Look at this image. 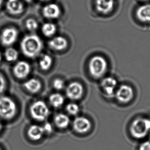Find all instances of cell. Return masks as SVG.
<instances>
[{
    "mask_svg": "<svg viewBox=\"0 0 150 150\" xmlns=\"http://www.w3.org/2000/svg\"><path fill=\"white\" fill-rule=\"evenodd\" d=\"M132 136L140 139L146 137L150 132V119L149 118L138 117L134 120L130 126Z\"/></svg>",
    "mask_w": 150,
    "mask_h": 150,
    "instance_id": "3",
    "label": "cell"
},
{
    "mask_svg": "<svg viewBox=\"0 0 150 150\" xmlns=\"http://www.w3.org/2000/svg\"><path fill=\"white\" fill-rule=\"evenodd\" d=\"M52 64V59L48 55H43L39 61V65L43 71H48Z\"/></svg>",
    "mask_w": 150,
    "mask_h": 150,
    "instance_id": "22",
    "label": "cell"
},
{
    "mask_svg": "<svg viewBox=\"0 0 150 150\" xmlns=\"http://www.w3.org/2000/svg\"><path fill=\"white\" fill-rule=\"evenodd\" d=\"M31 71V66L28 62L25 61H18L13 68V73L16 78H26Z\"/></svg>",
    "mask_w": 150,
    "mask_h": 150,
    "instance_id": "8",
    "label": "cell"
},
{
    "mask_svg": "<svg viewBox=\"0 0 150 150\" xmlns=\"http://www.w3.org/2000/svg\"><path fill=\"white\" fill-rule=\"evenodd\" d=\"M18 112L16 102L7 96H0V118L5 120L13 119Z\"/></svg>",
    "mask_w": 150,
    "mask_h": 150,
    "instance_id": "2",
    "label": "cell"
},
{
    "mask_svg": "<svg viewBox=\"0 0 150 150\" xmlns=\"http://www.w3.org/2000/svg\"><path fill=\"white\" fill-rule=\"evenodd\" d=\"M30 115L34 119L42 121L49 115L50 111L45 102L38 100L34 102L30 107Z\"/></svg>",
    "mask_w": 150,
    "mask_h": 150,
    "instance_id": "5",
    "label": "cell"
},
{
    "mask_svg": "<svg viewBox=\"0 0 150 150\" xmlns=\"http://www.w3.org/2000/svg\"><path fill=\"white\" fill-rule=\"evenodd\" d=\"M2 53H1V51H0V62L1 61V60H2Z\"/></svg>",
    "mask_w": 150,
    "mask_h": 150,
    "instance_id": "32",
    "label": "cell"
},
{
    "mask_svg": "<svg viewBox=\"0 0 150 150\" xmlns=\"http://www.w3.org/2000/svg\"><path fill=\"white\" fill-rule=\"evenodd\" d=\"M53 86L55 89L61 91L65 87V83L62 79H56L53 82Z\"/></svg>",
    "mask_w": 150,
    "mask_h": 150,
    "instance_id": "27",
    "label": "cell"
},
{
    "mask_svg": "<svg viewBox=\"0 0 150 150\" xmlns=\"http://www.w3.org/2000/svg\"><path fill=\"white\" fill-rule=\"evenodd\" d=\"M136 16L141 22H150V4H144L138 7Z\"/></svg>",
    "mask_w": 150,
    "mask_h": 150,
    "instance_id": "16",
    "label": "cell"
},
{
    "mask_svg": "<svg viewBox=\"0 0 150 150\" xmlns=\"http://www.w3.org/2000/svg\"><path fill=\"white\" fill-rule=\"evenodd\" d=\"M27 2H31L33 0H25Z\"/></svg>",
    "mask_w": 150,
    "mask_h": 150,
    "instance_id": "34",
    "label": "cell"
},
{
    "mask_svg": "<svg viewBox=\"0 0 150 150\" xmlns=\"http://www.w3.org/2000/svg\"><path fill=\"white\" fill-rule=\"evenodd\" d=\"M61 13L59 7L57 4L54 3L47 4L44 7L42 10L43 16L48 19L58 18Z\"/></svg>",
    "mask_w": 150,
    "mask_h": 150,
    "instance_id": "11",
    "label": "cell"
},
{
    "mask_svg": "<svg viewBox=\"0 0 150 150\" xmlns=\"http://www.w3.org/2000/svg\"><path fill=\"white\" fill-rule=\"evenodd\" d=\"M41 1H43V2H46V1H48L49 0H40Z\"/></svg>",
    "mask_w": 150,
    "mask_h": 150,
    "instance_id": "35",
    "label": "cell"
},
{
    "mask_svg": "<svg viewBox=\"0 0 150 150\" xmlns=\"http://www.w3.org/2000/svg\"><path fill=\"white\" fill-rule=\"evenodd\" d=\"M2 129H3V124H2L1 121L0 120V132H1Z\"/></svg>",
    "mask_w": 150,
    "mask_h": 150,
    "instance_id": "30",
    "label": "cell"
},
{
    "mask_svg": "<svg viewBox=\"0 0 150 150\" xmlns=\"http://www.w3.org/2000/svg\"><path fill=\"white\" fill-rule=\"evenodd\" d=\"M54 122L58 128L65 129L69 126L70 119L69 117L65 114H58L55 116Z\"/></svg>",
    "mask_w": 150,
    "mask_h": 150,
    "instance_id": "19",
    "label": "cell"
},
{
    "mask_svg": "<svg viewBox=\"0 0 150 150\" xmlns=\"http://www.w3.org/2000/svg\"><path fill=\"white\" fill-rule=\"evenodd\" d=\"M66 92V95L70 99H79L83 95V86L79 82H73L68 86Z\"/></svg>",
    "mask_w": 150,
    "mask_h": 150,
    "instance_id": "9",
    "label": "cell"
},
{
    "mask_svg": "<svg viewBox=\"0 0 150 150\" xmlns=\"http://www.w3.org/2000/svg\"><path fill=\"white\" fill-rule=\"evenodd\" d=\"M18 31L13 27L3 29L0 35V41L5 46H9L16 42L18 38Z\"/></svg>",
    "mask_w": 150,
    "mask_h": 150,
    "instance_id": "6",
    "label": "cell"
},
{
    "mask_svg": "<svg viewBox=\"0 0 150 150\" xmlns=\"http://www.w3.org/2000/svg\"><path fill=\"white\" fill-rule=\"evenodd\" d=\"M49 101L52 106L59 108L64 104L65 99L63 96L60 94H53L50 96Z\"/></svg>",
    "mask_w": 150,
    "mask_h": 150,
    "instance_id": "21",
    "label": "cell"
},
{
    "mask_svg": "<svg viewBox=\"0 0 150 150\" xmlns=\"http://www.w3.org/2000/svg\"><path fill=\"white\" fill-rule=\"evenodd\" d=\"M43 130L44 131L45 133H47L48 134L51 133L53 131L52 126L51 124L49 122H46L44 124V125L43 126Z\"/></svg>",
    "mask_w": 150,
    "mask_h": 150,
    "instance_id": "28",
    "label": "cell"
},
{
    "mask_svg": "<svg viewBox=\"0 0 150 150\" xmlns=\"http://www.w3.org/2000/svg\"><path fill=\"white\" fill-rule=\"evenodd\" d=\"M5 58L8 62H12L16 61L18 58V53L16 49L9 47L6 49L4 53Z\"/></svg>",
    "mask_w": 150,
    "mask_h": 150,
    "instance_id": "23",
    "label": "cell"
},
{
    "mask_svg": "<svg viewBox=\"0 0 150 150\" xmlns=\"http://www.w3.org/2000/svg\"><path fill=\"white\" fill-rule=\"evenodd\" d=\"M41 30L45 37H51L56 33L57 26L52 23H45L42 27Z\"/></svg>",
    "mask_w": 150,
    "mask_h": 150,
    "instance_id": "20",
    "label": "cell"
},
{
    "mask_svg": "<svg viewBox=\"0 0 150 150\" xmlns=\"http://www.w3.org/2000/svg\"><path fill=\"white\" fill-rule=\"evenodd\" d=\"M149 134H150V133H149Z\"/></svg>",
    "mask_w": 150,
    "mask_h": 150,
    "instance_id": "37",
    "label": "cell"
},
{
    "mask_svg": "<svg viewBox=\"0 0 150 150\" xmlns=\"http://www.w3.org/2000/svg\"><path fill=\"white\" fill-rule=\"evenodd\" d=\"M73 128L76 132L83 134L88 132L91 129V124L87 118L78 117L73 121Z\"/></svg>",
    "mask_w": 150,
    "mask_h": 150,
    "instance_id": "10",
    "label": "cell"
},
{
    "mask_svg": "<svg viewBox=\"0 0 150 150\" xmlns=\"http://www.w3.org/2000/svg\"><path fill=\"white\" fill-rule=\"evenodd\" d=\"M68 45V43L67 39L62 36L54 37L48 42L50 48L57 51H62L67 49Z\"/></svg>",
    "mask_w": 150,
    "mask_h": 150,
    "instance_id": "14",
    "label": "cell"
},
{
    "mask_svg": "<svg viewBox=\"0 0 150 150\" xmlns=\"http://www.w3.org/2000/svg\"><path fill=\"white\" fill-rule=\"evenodd\" d=\"M107 69V62L101 56H95L90 60L89 71L90 75L94 78L98 79L103 77Z\"/></svg>",
    "mask_w": 150,
    "mask_h": 150,
    "instance_id": "4",
    "label": "cell"
},
{
    "mask_svg": "<svg viewBox=\"0 0 150 150\" xmlns=\"http://www.w3.org/2000/svg\"><path fill=\"white\" fill-rule=\"evenodd\" d=\"M7 89V81L2 74L0 73V96L4 95Z\"/></svg>",
    "mask_w": 150,
    "mask_h": 150,
    "instance_id": "26",
    "label": "cell"
},
{
    "mask_svg": "<svg viewBox=\"0 0 150 150\" xmlns=\"http://www.w3.org/2000/svg\"><path fill=\"white\" fill-rule=\"evenodd\" d=\"M66 110L71 115H76L79 112V106L74 103H70L66 106Z\"/></svg>",
    "mask_w": 150,
    "mask_h": 150,
    "instance_id": "25",
    "label": "cell"
},
{
    "mask_svg": "<svg viewBox=\"0 0 150 150\" xmlns=\"http://www.w3.org/2000/svg\"><path fill=\"white\" fill-rule=\"evenodd\" d=\"M6 9L10 14L16 16L21 14L24 10V6L20 0H8Z\"/></svg>",
    "mask_w": 150,
    "mask_h": 150,
    "instance_id": "12",
    "label": "cell"
},
{
    "mask_svg": "<svg viewBox=\"0 0 150 150\" xmlns=\"http://www.w3.org/2000/svg\"><path fill=\"white\" fill-rule=\"evenodd\" d=\"M0 150H2V149L1 148H0Z\"/></svg>",
    "mask_w": 150,
    "mask_h": 150,
    "instance_id": "36",
    "label": "cell"
},
{
    "mask_svg": "<svg viewBox=\"0 0 150 150\" xmlns=\"http://www.w3.org/2000/svg\"><path fill=\"white\" fill-rule=\"evenodd\" d=\"M140 1H142V2H148L149 1H150V0H140Z\"/></svg>",
    "mask_w": 150,
    "mask_h": 150,
    "instance_id": "33",
    "label": "cell"
},
{
    "mask_svg": "<svg viewBox=\"0 0 150 150\" xmlns=\"http://www.w3.org/2000/svg\"><path fill=\"white\" fill-rule=\"evenodd\" d=\"M25 26L28 31H36L39 24L37 21L33 18L28 19L25 22Z\"/></svg>",
    "mask_w": 150,
    "mask_h": 150,
    "instance_id": "24",
    "label": "cell"
},
{
    "mask_svg": "<svg viewBox=\"0 0 150 150\" xmlns=\"http://www.w3.org/2000/svg\"><path fill=\"white\" fill-rule=\"evenodd\" d=\"M139 150H150V141H146L140 144Z\"/></svg>",
    "mask_w": 150,
    "mask_h": 150,
    "instance_id": "29",
    "label": "cell"
},
{
    "mask_svg": "<svg viewBox=\"0 0 150 150\" xmlns=\"http://www.w3.org/2000/svg\"><path fill=\"white\" fill-rule=\"evenodd\" d=\"M134 97V91L132 87L128 85H122L116 92V97L122 103H128Z\"/></svg>",
    "mask_w": 150,
    "mask_h": 150,
    "instance_id": "7",
    "label": "cell"
},
{
    "mask_svg": "<svg viewBox=\"0 0 150 150\" xmlns=\"http://www.w3.org/2000/svg\"><path fill=\"white\" fill-rule=\"evenodd\" d=\"M114 0H96V9L101 14H107L113 10Z\"/></svg>",
    "mask_w": 150,
    "mask_h": 150,
    "instance_id": "13",
    "label": "cell"
},
{
    "mask_svg": "<svg viewBox=\"0 0 150 150\" xmlns=\"http://www.w3.org/2000/svg\"><path fill=\"white\" fill-rule=\"evenodd\" d=\"M3 2H4V0H0V8L2 7V5L3 4Z\"/></svg>",
    "mask_w": 150,
    "mask_h": 150,
    "instance_id": "31",
    "label": "cell"
},
{
    "mask_svg": "<svg viewBox=\"0 0 150 150\" xmlns=\"http://www.w3.org/2000/svg\"><path fill=\"white\" fill-rule=\"evenodd\" d=\"M44 133L45 132L43 130V126L36 124L31 126L27 131L29 138L35 141L40 140L43 137Z\"/></svg>",
    "mask_w": 150,
    "mask_h": 150,
    "instance_id": "17",
    "label": "cell"
},
{
    "mask_svg": "<svg viewBox=\"0 0 150 150\" xmlns=\"http://www.w3.org/2000/svg\"><path fill=\"white\" fill-rule=\"evenodd\" d=\"M20 47L22 52L26 57L34 58L42 51L43 42L37 35H27L21 41Z\"/></svg>",
    "mask_w": 150,
    "mask_h": 150,
    "instance_id": "1",
    "label": "cell"
},
{
    "mask_svg": "<svg viewBox=\"0 0 150 150\" xmlns=\"http://www.w3.org/2000/svg\"><path fill=\"white\" fill-rule=\"evenodd\" d=\"M117 81L112 77H107L101 82V86L105 93L108 95H112L115 91Z\"/></svg>",
    "mask_w": 150,
    "mask_h": 150,
    "instance_id": "15",
    "label": "cell"
},
{
    "mask_svg": "<svg viewBox=\"0 0 150 150\" xmlns=\"http://www.w3.org/2000/svg\"><path fill=\"white\" fill-rule=\"evenodd\" d=\"M25 89L31 93L35 94L39 92L42 88L41 82L35 78L29 79L24 84Z\"/></svg>",
    "mask_w": 150,
    "mask_h": 150,
    "instance_id": "18",
    "label": "cell"
}]
</instances>
